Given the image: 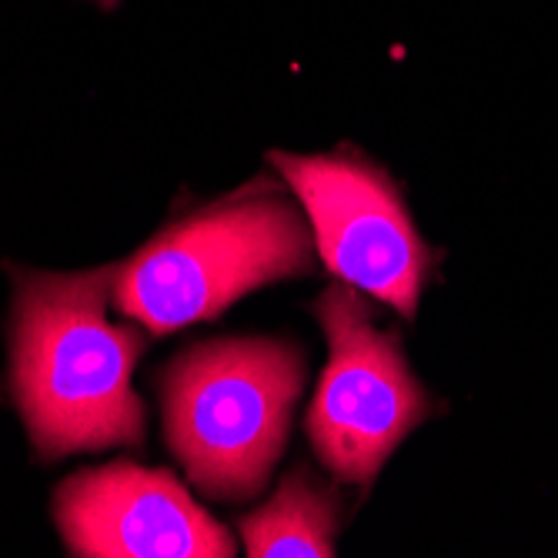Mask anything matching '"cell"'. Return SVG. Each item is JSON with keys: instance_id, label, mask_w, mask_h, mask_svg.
<instances>
[{"instance_id": "cell-1", "label": "cell", "mask_w": 558, "mask_h": 558, "mask_svg": "<svg viewBox=\"0 0 558 558\" xmlns=\"http://www.w3.org/2000/svg\"><path fill=\"white\" fill-rule=\"evenodd\" d=\"M114 271L24 275L14 301V388L47 459L137 445L144 404L131 388L141 335L108 322Z\"/></svg>"}, {"instance_id": "cell-2", "label": "cell", "mask_w": 558, "mask_h": 558, "mask_svg": "<svg viewBox=\"0 0 558 558\" xmlns=\"http://www.w3.org/2000/svg\"><path fill=\"white\" fill-rule=\"evenodd\" d=\"M308 268V221L275 184H255L165 228L114 268V304L150 335H168Z\"/></svg>"}, {"instance_id": "cell-3", "label": "cell", "mask_w": 558, "mask_h": 558, "mask_svg": "<svg viewBox=\"0 0 558 558\" xmlns=\"http://www.w3.org/2000/svg\"><path fill=\"white\" fill-rule=\"evenodd\" d=\"M301 385L304 362L288 341L228 338L181 354L165 375V422L191 482L211 498L258 495Z\"/></svg>"}, {"instance_id": "cell-4", "label": "cell", "mask_w": 558, "mask_h": 558, "mask_svg": "<svg viewBox=\"0 0 558 558\" xmlns=\"http://www.w3.org/2000/svg\"><path fill=\"white\" fill-rule=\"evenodd\" d=\"M315 315L331 359L308 412V438L335 478L372 485L398 441L428 418L432 404L398 341L375 328L359 288L331 284Z\"/></svg>"}, {"instance_id": "cell-5", "label": "cell", "mask_w": 558, "mask_h": 558, "mask_svg": "<svg viewBox=\"0 0 558 558\" xmlns=\"http://www.w3.org/2000/svg\"><path fill=\"white\" fill-rule=\"evenodd\" d=\"M271 161L308 215L325 268L412 318L428 275V247L385 171L354 155L298 158L275 150Z\"/></svg>"}, {"instance_id": "cell-6", "label": "cell", "mask_w": 558, "mask_h": 558, "mask_svg": "<svg viewBox=\"0 0 558 558\" xmlns=\"http://www.w3.org/2000/svg\"><path fill=\"white\" fill-rule=\"evenodd\" d=\"M74 558H234L228 532L168 472L114 462L58 488Z\"/></svg>"}, {"instance_id": "cell-7", "label": "cell", "mask_w": 558, "mask_h": 558, "mask_svg": "<svg viewBox=\"0 0 558 558\" xmlns=\"http://www.w3.org/2000/svg\"><path fill=\"white\" fill-rule=\"evenodd\" d=\"M338 501L308 472H291L275 498L241 519L247 558H335Z\"/></svg>"}]
</instances>
